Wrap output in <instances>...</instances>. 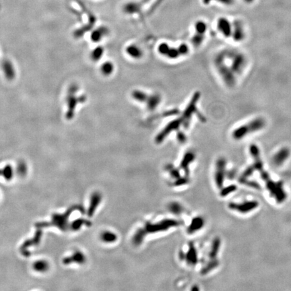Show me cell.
<instances>
[{
	"instance_id": "4fadbf2b",
	"label": "cell",
	"mask_w": 291,
	"mask_h": 291,
	"mask_svg": "<svg viewBox=\"0 0 291 291\" xmlns=\"http://www.w3.org/2000/svg\"><path fill=\"white\" fill-rule=\"evenodd\" d=\"M185 260L189 265L194 266L197 262V251L193 243L189 244V248L187 253L185 255Z\"/></svg>"
},
{
	"instance_id": "f546056e",
	"label": "cell",
	"mask_w": 291,
	"mask_h": 291,
	"mask_svg": "<svg viewBox=\"0 0 291 291\" xmlns=\"http://www.w3.org/2000/svg\"><path fill=\"white\" fill-rule=\"evenodd\" d=\"M0 175H3L5 179L10 180L12 179V175H13V171H12V167L10 166H7L6 168H4L3 170H0Z\"/></svg>"
},
{
	"instance_id": "836d02e7",
	"label": "cell",
	"mask_w": 291,
	"mask_h": 291,
	"mask_svg": "<svg viewBox=\"0 0 291 291\" xmlns=\"http://www.w3.org/2000/svg\"><path fill=\"white\" fill-rule=\"evenodd\" d=\"M187 181H188V180L186 179V178H180V177H179L177 179V181L175 182V185L179 186V185H183V184L187 183Z\"/></svg>"
},
{
	"instance_id": "484cf974",
	"label": "cell",
	"mask_w": 291,
	"mask_h": 291,
	"mask_svg": "<svg viewBox=\"0 0 291 291\" xmlns=\"http://www.w3.org/2000/svg\"><path fill=\"white\" fill-rule=\"evenodd\" d=\"M34 269L39 272H44L47 270L48 268V264L47 262L44 260L37 261L35 263L33 266Z\"/></svg>"
},
{
	"instance_id": "74e56055",
	"label": "cell",
	"mask_w": 291,
	"mask_h": 291,
	"mask_svg": "<svg viewBox=\"0 0 291 291\" xmlns=\"http://www.w3.org/2000/svg\"><path fill=\"white\" fill-rule=\"evenodd\" d=\"M245 1L247 2V3H251V2H252L253 0H245Z\"/></svg>"
},
{
	"instance_id": "4316f807",
	"label": "cell",
	"mask_w": 291,
	"mask_h": 291,
	"mask_svg": "<svg viewBox=\"0 0 291 291\" xmlns=\"http://www.w3.org/2000/svg\"><path fill=\"white\" fill-rule=\"evenodd\" d=\"M140 9V6L136 3H128L124 7V11L127 14H133Z\"/></svg>"
},
{
	"instance_id": "d6986e66",
	"label": "cell",
	"mask_w": 291,
	"mask_h": 291,
	"mask_svg": "<svg viewBox=\"0 0 291 291\" xmlns=\"http://www.w3.org/2000/svg\"><path fill=\"white\" fill-rule=\"evenodd\" d=\"M220 243H221L220 239V238H218V237L214 238V241H212L211 249H210V252L209 253V257L210 259H211V260H212V259H216L217 255L220 249Z\"/></svg>"
},
{
	"instance_id": "d6a6232c",
	"label": "cell",
	"mask_w": 291,
	"mask_h": 291,
	"mask_svg": "<svg viewBox=\"0 0 291 291\" xmlns=\"http://www.w3.org/2000/svg\"><path fill=\"white\" fill-rule=\"evenodd\" d=\"M178 49H179V53L181 56H185L188 55L189 52V47L187 44L185 43H181L179 46H178Z\"/></svg>"
},
{
	"instance_id": "44dd1931",
	"label": "cell",
	"mask_w": 291,
	"mask_h": 291,
	"mask_svg": "<svg viewBox=\"0 0 291 291\" xmlns=\"http://www.w3.org/2000/svg\"><path fill=\"white\" fill-rule=\"evenodd\" d=\"M146 232L144 230V229H139L136 233L134 234V236L133 237V244L136 245H139L142 242L144 238L145 237L146 234Z\"/></svg>"
},
{
	"instance_id": "8fae6325",
	"label": "cell",
	"mask_w": 291,
	"mask_h": 291,
	"mask_svg": "<svg viewBox=\"0 0 291 291\" xmlns=\"http://www.w3.org/2000/svg\"><path fill=\"white\" fill-rule=\"evenodd\" d=\"M161 99V96L159 94H157V93L148 95L147 100L145 103L148 110L150 111H155L160 104Z\"/></svg>"
},
{
	"instance_id": "83f0119b",
	"label": "cell",
	"mask_w": 291,
	"mask_h": 291,
	"mask_svg": "<svg viewBox=\"0 0 291 291\" xmlns=\"http://www.w3.org/2000/svg\"><path fill=\"white\" fill-rule=\"evenodd\" d=\"M67 260H68L69 262L75 261L76 263H79V264H82L85 261V257L82 253L76 252L73 255L72 257L67 259Z\"/></svg>"
},
{
	"instance_id": "6da1fadb",
	"label": "cell",
	"mask_w": 291,
	"mask_h": 291,
	"mask_svg": "<svg viewBox=\"0 0 291 291\" xmlns=\"http://www.w3.org/2000/svg\"><path fill=\"white\" fill-rule=\"evenodd\" d=\"M214 63L222 81L225 83H230L243 73L247 66L248 61L242 53L226 49L217 53Z\"/></svg>"
},
{
	"instance_id": "2e32d148",
	"label": "cell",
	"mask_w": 291,
	"mask_h": 291,
	"mask_svg": "<svg viewBox=\"0 0 291 291\" xmlns=\"http://www.w3.org/2000/svg\"><path fill=\"white\" fill-rule=\"evenodd\" d=\"M204 224V220L201 217H196L192 220L191 224L187 228V233L192 234L201 229Z\"/></svg>"
},
{
	"instance_id": "603a6c76",
	"label": "cell",
	"mask_w": 291,
	"mask_h": 291,
	"mask_svg": "<svg viewBox=\"0 0 291 291\" xmlns=\"http://www.w3.org/2000/svg\"><path fill=\"white\" fill-rule=\"evenodd\" d=\"M204 39H205L204 35L196 33V34L194 35L191 39V42H192V44L195 47H199L201 45L202 43H203Z\"/></svg>"
},
{
	"instance_id": "cb8c5ba5",
	"label": "cell",
	"mask_w": 291,
	"mask_h": 291,
	"mask_svg": "<svg viewBox=\"0 0 291 291\" xmlns=\"http://www.w3.org/2000/svg\"><path fill=\"white\" fill-rule=\"evenodd\" d=\"M104 53V48L102 47H98L95 48L94 50L91 52L90 58L94 62H97L101 58H102Z\"/></svg>"
},
{
	"instance_id": "9a60e30c",
	"label": "cell",
	"mask_w": 291,
	"mask_h": 291,
	"mask_svg": "<svg viewBox=\"0 0 291 291\" xmlns=\"http://www.w3.org/2000/svg\"><path fill=\"white\" fill-rule=\"evenodd\" d=\"M115 71L114 63L111 61H106L100 65V72L103 76H110Z\"/></svg>"
},
{
	"instance_id": "e0dca14e",
	"label": "cell",
	"mask_w": 291,
	"mask_h": 291,
	"mask_svg": "<svg viewBox=\"0 0 291 291\" xmlns=\"http://www.w3.org/2000/svg\"><path fill=\"white\" fill-rule=\"evenodd\" d=\"M195 157H196L195 154L192 152H187L183 156V160H182L181 163L180 167L182 169L184 170L186 173H188L189 165L194 159H195Z\"/></svg>"
},
{
	"instance_id": "3957f363",
	"label": "cell",
	"mask_w": 291,
	"mask_h": 291,
	"mask_svg": "<svg viewBox=\"0 0 291 291\" xmlns=\"http://www.w3.org/2000/svg\"><path fill=\"white\" fill-rule=\"evenodd\" d=\"M266 187L269 191L270 195L279 204L284 202L286 199V193L283 189V183L281 181L275 182L271 178L265 181Z\"/></svg>"
},
{
	"instance_id": "7a4b0ae2",
	"label": "cell",
	"mask_w": 291,
	"mask_h": 291,
	"mask_svg": "<svg viewBox=\"0 0 291 291\" xmlns=\"http://www.w3.org/2000/svg\"><path fill=\"white\" fill-rule=\"evenodd\" d=\"M266 125V121L264 118L261 117H256L234 129L232 133L233 137L237 140H241L251 133L261 130L265 127Z\"/></svg>"
},
{
	"instance_id": "7402d4cb",
	"label": "cell",
	"mask_w": 291,
	"mask_h": 291,
	"mask_svg": "<svg viewBox=\"0 0 291 291\" xmlns=\"http://www.w3.org/2000/svg\"><path fill=\"white\" fill-rule=\"evenodd\" d=\"M100 238L102 239L103 241L105 242H109V243H111V242H115L117 239V237L115 233L109 232V231H105L101 234Z\"/></svg>"
},
{
	"instance_id": "d590c367",
	"label": "cell",
	"mask_w": 291,
	"mask_h": 291,
	"mask_svg": "<svg viewBox=\"0 0 291 291\" xmlns=\"http://www.w3.org/2000/svg\"><path fill=\"white\" fill-rule=\"evenodd\" d=\"M216 1L223 4H226V5H230L233 3V0H216Z\"/></svg>"
},
{
	"instance_id": "ac0fdd59",
	"label": "cell",
	"mask_w": 291,
	"mask_h": 291,
	"mask_svg": "<svg viewBox=\"0 0 291 291\" xmlns=\"http://www.w3.org/2000/svg\"><path fill=\"white\" fill-rule=\"evenodd\" d=\"M148 94L141 90H134L132 93V99L136 102L145 104L147 100Z\"/></svg>"
},
{
	"instance_id": "e575fe53",
	"label": "cell",
	"mask_w": 291,
	"mask_h": 291,
	"mask_svg": "<svg viewBox=\"0 0 291 291\" xmlns=\"http://www.w3.org/2000/svg\"><path fill=\"white\" fill-rule=\"evenodd\" d=\"M83 224V220H76L74 223V225H73V227H74V229H78L82 224Z\"/></svg>"
},
{
	"instance_id": "30bf717a",
	"label": "cell",
	"mask_w": 291,
	"mask_h": 291,
	"mask_svg": "<svg viewBox=\"0 0 291 291\" xmlns=\"http://www.w3.org/2000/svg\"><path fill=\"white\" fill-rule=\"evenodd\" d=\"M125 53L127 55L133 59H140L144 55V51L139 45L137 44H129L125 47Z\"/></svg>"
},
{
	"instance_id": "ffe728a7",
	"label": "cell",
	"mask_w": 291,
	"mask_h": 291,
	"mask_svg": "<svg viewBox=\"0 0 291 291\" xmlns=\"http://www.w3.org/2000/svg\"><path fill=\"white\" fill-rule=\"evenodd\" d=\"M219 265V261L217 260V259H212V260H210L206 266H205L203 268H202L201 271V274H206L209 273L210 271H212L214 268H217V267Z\"/></svg>"
},
{
	"instance_id": "52a82bcc",
	"label": "cell",
	"mask_w": 291,
	"mask_h": 291,
	"mask_svg": "<svg viewBox=\"0 0 291 291\" xmlns=\"http://www.w3.org/2000/svg\"><path fill=\"white\" fill-rule=\"evenodd\" d=\"M217 28L220 33L224 37L229 38L232 36L233 24L229 20L225 18H220L218 19L217 22Z\"/></svg>"
},
{
	"instance_id": "d4e9b609",
	"label": "cell",
	"mask_w": 291,
	"mask_h": 291,
	"mask_svg": "<svg viewBox=\"0 0 291 291\" xmlns=\"http://www.w3.org/2000/svg\"><path fill=\"white\" fill-rule=\"evenodd\" d=\"M208 29V26L204 21L198 20L195 24V31L196 33L205 35Z\"/></svg>"
},
{
	"instance_id": "8d00e7d4",
	"label": "cell",
	"mask_w": 291,
	"mask_h": 291,
	"mask_svg": "<svg viewBox=\"0 0 291 291\" xmlns=\"http://www.w3.org/2000/svg\"><path fill=\"white\" fill-rule=\"evenodd\" d=\"M210 1H211V0H203V2L205 4H208Z\"/></svg>"
},
{
	"instance_id": "5bb4252c",
	"label": "cell",
	"mask_w": 291,
	"mask_h": 291,
	"mask_svg": "<svg viewBox=\"0 0 291 291\" xmlns=\"http://www.w3.org/2000/svg\"><path fill=\"white\" fill-rule=\"evenodd\" d=\"M108 34V28L105 26H100L97 29L92 31L91 34V40L94 42H99L103 39L105 35Z\"/></svg>"
},
{
	"instance_id": "ba28073f",
	"label": "cell",
	"mask_w": 291,
	"mask_h": 291,
	"mask_svg": "<svg viewBox=\"0 0 291 291\" xmlns=\"http://www.w3.org/2000/svg\"><path fill=\"white\" fill-rule=\"evenodd\" d=\"M232 37L234 41L241 42L245 37L244 27L240 20H235L233 24Z\"/></svg>"
},
{
	"instance_id": "8992f818",
	"label": "cell",
	"mask_w": 291,
	"mask_h": 291,
	"mask_svg": "<svg viewBox=\"0 0 291 291\" xmlns=\"http://www.w3.org/2000/svg\"><path fill=\"white\" fill-rule=\"evenodd\" d=\"M226 161L224 158H220L216 161V171L215 173V181L217 187L222 189L224 183L225 168Z\"/></svg>"
},
{
	"instance_id": "277c9868",
	"label": "cell",
	"mask_w": 291,
	"mask_h": 291,
	"mask_svg": "<svg viewBox=\"0 0 291 291\" xmlns=\"http://www.w3.org/2000/svg\"><path fill=\"white\" fill-rule=\"evenodd\" d=\"M179 225V222L173 219H165L157 223H147L145 225L144 230L146 233H155L165 231L170 228L175 227Z\"/></svg>"
},
{
	"instance_id": "4dcf8cb0",
	"label": "cell",
	"mask_w": 291,
	"mask_h": 291,
	"mask_svg": "<svg viewBox=\"0 0 291 291\" xmlns=\"http://www.w3.org/2000/svg\"><path fill=\"white\" fill-rule=\"evenodd\" d=\"M3 65V70H8L5 71V74H6V76L9 78H13V77L14 76V70H10V69L13 68V67H12V63H10V62H4Z\"/></svg>"
},
{
	"instance_id": "1f68e13d",
	"label": "cell",
	"mask_w": 291,
	"mask_h": 291,
	"mask_svg": "<svg viewBox=\"0 0 291 291\" xmlns=\"http://www.w3.org/2000/svg\"><path fill=\"white\" fill-rule=\"evenodd\" d=\"M169 210H171V212L174 214H179L183 211V208L181 207V206L179 204L172 203L169 206Z\"/></svg>"
},
{
	"instance_id": "5b68a950",
	"label": "cell",
	"mask_w": 291,
	"mask_h": 291,
	"mask_svg": "<svg viewBox=\"0 0 291 291\" xmlns=\"http://www.w3.org/2000/svg\"><path fill=\"white\" fill-rule=\"evenodd\" d=\"M258 201L253 200L244 201L242 203H233V202H231V203H229V208L230 210H233V211H236L242 214H246L253 211V210L258 207Z\"/></svg>"
},
{
	"instance_id": "9c48e42d",
	"label": "cell",
	"mask_w": 291,
	"mask_h": 291,
	"mask_svg": "<svg viewBox=\"0 0 291 291\" xmlns=\"http://www.w3.org/2000/svg\"><path fill=\"white\" fill-rule=\"evenodd\" d=\"M290 155V150L289 148L283 147L275 154L273 157V163L276 166H281L289 159Z\"/></svg>"
},
{
	"instance_id": "7c38bea8",
	"label": "cell",
	"mask_w": 291,
	"mask_h": 291,
	"mask_svg": "<svg viewBox=\"0 0 291 291\" xmlns=\"http://www.w3.org/2000/svg\"><path fill=\"white\" fill-rule=\"evenodd\" d=\"M101 201V195L99 192H95L92 195L90 206L88 208V214L89 216H92L93 214L95 212L96 208H98L99 204Z\"/></svg>"
},
{
	"instance_id": "f1b7e54d",
	"label": "cell",
	"mask_w": 291,
	"mask_h": 291,
	"mask_svg": "<svg viewBox=\"0 0 291 291\" xmlns=\"http://www.w3.org/2000/svg\"><path fill=\"white\" fill-rule=\"evenodd\" d=\"M237 189V187L236 185H229V186H228V187L222 188L220 190V195L222 197H225L226 196H228L229 194H230V193H233L234 192H235Z\"/></svg>"
}]
</instances>
